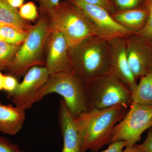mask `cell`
Returning a JSON list of instances; mask_svg holds the SVG:
<instances>
[{
	"mask_svg": "<svg viewBox=\"0 0 152 152\" xmlns=\"http://www.w3.org/2000/svg\"><path fill=\"white\" fill-rule=\"evenodd\" d=\"M53 93L61 96L75 118L88 111L86 85L72 69L50 75L45 83L33 98L32 104L34 105Z\"/></svg>",
	"mask_w": 152,
	"mask_h": 152,
	"instance_id": "4",
	"label": "cell"
},
{
	"mask_svg": "<svg viewBox=\"0 0 152 152\" xmlns=\"http://www.w3.org/2000/svg\"><path fill=\"white\" fill-rule=\"evenodd\" d=\"M58 120L63 140L61 152H82L81 140L75 117L62 98L60 100Z\"/></svg>",
	"mask_w": 152,
	"mask_h": 152,
	"instance_id": "13",
	"label": "cell"
},
{
	"mask_svg": "<svg viewBox=\"0 0 152 152\" xmlns=\"http://www.w3.org/2000/svg\"><path fill=\"white\" fill-rule=\"evenodd\" d=\"M140 79L132 92V103L152 106V69Z\"/></svg>",
	"mask_w": 152,
	"mask_h": 152,
	"instance_id": "17",
	"label": "cell"
},
{
	"mask_svg": "<svg viewBox=\"0 0 152 152\" xmlns=\"http://www.w3.org/2000/svg\"><path fill=\"white\" fill-rule=\"evenodd\" d=\"M139 147L144 152H152V126L148 130L146 137Z\"/></svg>",
	"mask_w": 152,
	"mask_h": 152,
	"instance_id": "27",
	"label": "cell"
},
{
	"mask_svg": "<svg viewBox=\"0 0 152 152\" xmlns=\"http://www.w3.org/2000/svg\"><path fill=\"white\" fill-rule=\"evenodd\" d=\"M39 4V15L48 16L54 8L58 4L60 0H33Z\"/></svg>",
	"mask_w": 152,
	"mask_h": 152,
	"instance_id": "23",
	"label": "cell"
},
{
	"mask_svg": "<svg viewBox=\"0 0 152 152\" xmlns=\"http://www.w3.org/2000/svg\"><path fill=\"white\" fill-rule=\"evenodd\" d=\"M10 26L28 31L32 25L21 17L18 9L9 4L7 0H0V27Z\"/></svg>",
	"mask_w": 152,
	"mask_h": 152,
	"instance_id": "16",
	"label": "cell"
},
{
	"mask_svg": "<svg viewBox=\"0 0 152 152\" xmlns=\"http://www.w3.org/2000/svg\"><path fill=\"white\" fill-rule=\"evenodd\" d=\"M88 4L100 6L112 15L116 12L114 0H83Z\"/></svg>",
	"mask_w": 152,
	"mask_h": 152,
	"instance_id": "26",
	"label": "cell"
},
{
	"mask_svg": "<svg viewBox=\"0 0 152 152\" xmlns=\"http://www.w3.org/2000/svg\"><path fill=\"white\" fill-rule=\"evenodd\" d=\"M48 72L45 66H35L28 70L23 81L9 97L15 106L26 110L32 107V101L38 91L48 78Z\"/></svg>",
	"mask_w": 152,
	"mask_h": 152,
	"instance_id": "9",
	"label": "cell"
},
{
	"mask_svg": "<svg viewBox=\"0 0 152 152\" xmlns=\"http://www.w3.org/2000/svg\"><path fill=\"white\" fill-rule=\"evenodd\" d=\"M129 108L119 104L103 110L94 109L75 118L82 152H98L111 143L115 126L124 118Z\"/></svg>",
	"mask_w": 152,
	"mask_h": 152,
	"instance_id": "1",
	"label": "cell"
},
{
	"mask_svg": "<svg viewBox=\"0 0 152 152\" xmlns=\"http://www.w3.org/2000/svg\"><path fill=\"white\" fill-rule=\"evenodd\" d=\"M126 146V143L123 141L113 142L107 149L101 152H122Z\"/></svg>",
	"mask_w": 152,
	"mask_h": 152,
	"instance_id": "28",
	"label": "cell"
},
{
	"mask_svg": "<svg viewBox=\"0 0 152 152\" xmlns=\"http://www.w3.org/2000/svg\"><path fill=\"white\" fill-rule=\"evenodd\" d=\"M19 83L18 79L15 77L10 75H4L3 90L7 92V98L15 92Z\"/></svg>",
	"mask_w": 152,
	"mask_h": 152,
	"instance_id": "25",
	"label": "cell"
},
{
	"mask_svg": "<svg viewBox=\"0 0 152 152\" xmlns=\"http://www.w3.org/2000/svg\"><path fill=\"white\" fill-rule=\"evenodd\" d=\"M148 15V9L142 6L132 10L117 11L111 16L119 24L137 34L145 27Z\"/></svg>",
	"mask_w": 152,
	"mask_h": 152,
	"instance_id": "15",
	"label": "cell"
},
{
	"mask_svg": "<svg viewBox=\"0 0 152 152\" xmlns=\"http://www.w3.org/2000/svg\"><path fill=\"white\" fill-rule=\"evenodd\" d=\"M19 12L23 18L29 21H34L39 17V10L33 2L24 4L20 8Z\"/></svg>",
	"mask_w": 152,
	"mask_h": 152,
	"instance_id": "20",
	"label": "cell"
},
{
	"mask_svg": "<svg viewBox=\"0 0 152 152\" xmlns=\"http://www.w3.org/2000/svg\"><path fill=\"white\" fill-rule=\"evenodd\" d=\"M110 43L111 74L132 92L137 83L128 62L125 38L113 39Z\"/></svg>",
	"mask_w": 152,
	"mask_h": 152,
	"instance_id": "12",
	"label": "cell"
},
{
	"mask_svg": "<svg viewBox=\"0 0 152 152\" xmlns=\"http://www.w3.org/2000/svg\"><path fill=\"white\" fill-rule=\"evenodd\" d=\"M0 152H24L18 145L14 143L7 138L0 135Z\"/></svg>",
	"mask_w": 152,
	"mask_h": 152,
	"instance_id": "24",
	"label": "cell"
},
{
	"mask_svg": "<svg viewBox=\"0 0 152 152\" xmlns=\"http://www.w3.org/2000/svg\"><path fill=\"white\" fill-rule=\"evenodd\" d=\"M69 54L72 69L85 84L111 74L110 45L103 38H87L69 49Z\"/></svg>",
	"mask_w": 152,
	"mask_h": 152,
	"instance_id": "2",
	"label": "cell"
},
{
	"mask_svg": "<svg viewBox=\"0 0 152 152\" xmlns=\"http://www.w3.org/2000/svg\"><path fill=\"white\" fill-rule=\"evenodd\" d=\"M20 45H12L0 40V72L6 70L10 66Z\"/></svg>",
	"mask_w": 152,
	"mask_h": 152,
	"instance_id": "19",
	"label": "cell"
},
{
	"mask_svg": "<svg viewBox=\"0 0 152 152\" xmlns=\"http://www.w3.org/2000/svg\"><path fill=\"white\" fill-rule=\"evenodd\" d=\"M25 110L0 101V132L15 135L21 129L26 120Z\"/></svg>",
	"mask_w": 152,
	"mask_h": 152,
	"instance_id": "14",
	"label": "cell"
},
{
	"mask_svg": "<svg viewBox=\"0 0 152 152\" xmlns=\"http://www.w3.org/2000/svg\"><path fill=\"white\" fill-rule=\"evenodd\" d=\"M38 152V151H33V152Z\"/></svg>",
	"mask_w": 152,
	"mask_h": 152,
	"instance_id": "33",
	"label": "cell"
},
{
	"mask_svg": "<svg viewBox=\"0 0 152 152\" xmlns=\"http://www.w3.org/2000/svg\"><path fill=\"white\" fill-rule=\"evenodd\" d=\"M11 6L15 8H20L24 4L25 0H7Z\"/></svg>",
	"mask_w": 152,
	"mask_h": 152,
	"instance_id": "30",
	"label": "cell"
},
{
	"mask_svg": "<svg viewBox=\"0 0 152 152\" xmlns=\"http://www.w3.org/2000/svg\"><path fill=\"white\" fill-rule=\"evenodd\" d=\"M85 85L88 110H103L119 104L129 107L132 104V92L111 74Z\"/></svg>",
	"mask_w": 152,
	"mask_h": 152,
	"instance_id": "6",
	"label": "cell"
},
{
	"mask_svg": "<svg viewBox=\"0 0 152 152\" xmlns=\"http://www.w3.org/2000/svg\"><path fill=\"white\" fill-rule=\"evenodd\" d=\"M152 126V106L132 103L125 117L114 128L112 142L123 141L126 147L137 144Z\"/></svg>",
	"mask_w": 152,
	"mask_h": 152,
	"instance_id": "7",
	"label": "cell"
},
{
	"mask_svg": "<svg viewBox=\"0 0 152 152\" xmlns=\"http://www.w3.org/2000/svg\"><path fill=\"white\" fill-rule=\"evenodd\" d=\"M74 4L93 25L98 36L110 41L117 38H126L134 33L119 24L111 15L100 6L83 0H68Z\"/></svg>",
	"mask_w": 152,
	"mask_h": 152,
	"instance_id": "8",
	"label": "cell"
},
{
	"mask_svg": "<svg viewBox=\"0 0 152 152\" xmlns=\"http://www.w3.org/2000/svg\"><path fill=\"white\" fill-rule=\"evenodd\" d=\"M129 65L135 78H141L152 69V47L150 41L136 34L125 38Z\"/></svg>",
	"mask_w": 152,
	"mask_h": 152,
	"instance_id": "10",
	"label": "cell"
},
{
	"mask_svg": "<svg viewBox=\"0 0 152 152\" xmlns=\"http://www.w3.org/2000/svg\"><path fill=\"white\" fill-rule=\"evenodd\" d=\"M4 77V75H3V74L0 72V91L3 90Z\"/></svg>",
	"mask_w": 152,
	"mask_h": 152,
	"instance_id": "31",
	"label": "cell"
},
{
	"mask_svg": "<svg viewBox=\"0 0 152 152\" xmlns=\"http://www.w3.org/2000/svg\"><path fill=\"white\" fill-rule=\"evenodd\" d=\"M145 0H114L116 12L126 10L142 7Z\"/></svg>",
	"mask_w": 152,
	"mask_h": 152,
	"instance_id": "22",
	"label": "cell"
},
{
	"mask_svg": "<svg viewBox=\"0 0 152 152\" xmlns=\"http://www.w3.org/2000/svg\"><path fill=\"white\" fill-rule=\"evenodd\" d=\"M50 31L48 16L39 15L37 23L30 28L24 42L6 69V75L19 78L25 76L33 67L45 66V46Z\"/></svg>",
	"mask_w": 152,
	"mask_h": 152,
	"instance_id": "3",
	"label": "cell"
},
{
	"mask_svg": "<svg viewBox=\"0 0 152 152\" xmlns=\"http://www.w3.org/2000/svg\"><path fill=\"white\" fill-rule=\"evenodd\" d=\"M69 48L64 35L57 30H52L45 46V66L49 75L72 69Z\"/></svg>",
	"mask_w": 152,
	"mask_h": 152,
	"instance_id": "11",
	"label": "cell"
},
{
	"mask_svg": "<svg viewBox=\"0 0 152 152\" xmlns=\"http://www.w3.org/2000/svg\"><path fill=\"white\" fill-rule=\"evenodd\" d=\"M143 6L148 11V18L145 27L136 34L150 41L152 37V0H145Z\"/></svg>",
	"mask_w": 152,
	"mask_h": 152,
	"instance_id": "21",
	"label": "cell"
},
{
	"mask_svg": "<svg viewBox=\"0 0 152 152\" xmlns=\"http://www.w3.org/2000/svg\"><path fill=\"white\" fill-rule=\"evenodd\" d=\"M48 16L50 30H57L61 33L70 49L75 48L87 38L98 36L86 17L68 0L60 2Z\"/></svg>",
	"mask_w": 152,
	"mask_h": 152,
	"instance_id": "5",
	"label": "cell"
},
{
	"mask_svg": "<svg viewBox=\"0 0 152 152\" xmlns=\"http://www.w3.org/2000/svg\"><path fill=\"white\" fill-rule=\"evenodd\" d=\"M125 150L122 152H144L139 147L138 144H135L131 146L126 147Z\"/></svg>",
	"mask_w": 152,
	"mask_h": 152,
	"instance_id": "29",
	"label": "cell"
},
{
	"mask_svg": "<svg viewBox=\"0 0 152 152\" xmlns=\"http://www.w3.org/2000/svg\"><path fill=\"white\" fill-rule=\"evenodd\" d=\"M150 43H151V45L152 47V37L151 38V39L150 40Z\"/></svg>",
	"mask_w": 152,
	"mask_h": 152,
	"instance_id": "32",
	"label": "cell"
},
{
	"mask_svg": "<svg viewBox=\"0 0 152 152\" xmlns=\"http://www.w3.org/2000/svg\"><path fill=\"white\" fill-rule=\"evenodd\" d=\"M28 31L10 26H1L0 40L12 45H20L26 40Z\"/></svg>",
	"mask_w": 152,
	"mask_h": 152,
	"instance_id": "18",
	"label": "cell"
}]
</instances>
